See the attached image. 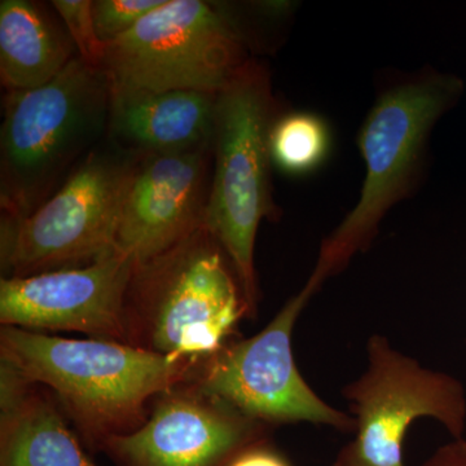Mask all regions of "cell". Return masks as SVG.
<instances>
[{"instance_id": "52a82bcc", "label": "cell", "mask_w": 466, "mask_h": 466, "mask_svg": "<svg viewBox=\"0 0 466 466\" xmlns=\"http://www.w3.org/2000/svg\"><path fill=\"white\" fill-rule=\"evenodd\" d=\"M238 18L217 3L167 0L106 45L113 88L219 94L250 60Z\"/></svg>"}, {"instance_id": "9c48e42d", "label": "cell", "mask_w": 466, "mask_h": 466, "mask_svg": "<svg viewBox=\"0 0 466 466\" xmlns=\"http://www.w3.org/2000/svg\"><path fill=\"white\" fill-rule=\"evenodd\" d=\"M366 355L364 372L341 391L357 422L351 444L359 465L406 466L404 440L421 417L440 422L452 440L464 438V383L422 366L383 334L367 339Z\"/></svg>"}, {"instance_id": "5b68a950", "label": "cell", "mask_w": 466, "mask_h": 466, "mask_svg": "<svg viewBox=\"0 0 466 466\" xmlns=\"http://www.w3.org/2000/svg\"><path fill=\"white\" fill-rule=\"evenodd\" d=\"M280 106L265 64L253 57L218 94L213 174L204 226L235 267L257 315L259 289L254 250L263 219L279 217L271 188L269 134Z\"/></svg>"}, {"instance_id": "30bf717a", "label": "cell", "mask_w": 466, "mask_h": 466, "mask_svg": "<svg viewBox=\"0 0 466 466\" xmlns=\"http://www.w3.org/2000/svg\"><path fill=\"white\" fill-rule=\"evenodd\" d=\"M271 429L188 380L158 394L146 422L101 452L116 466H229Z\"/></svg>"}, {"instance_id": "d6986e66", "label": "cell", "mask_w": 466, "mask_h": 466, "mask_svg": "<svg viewBox=\"0 0 466 466\" xmlns=\"http://www.w3.org/2000/svg\"><path fill=\"white\" fill-rule=\"evenodd\" d=\"M229 466H293L281 451L269 440L251 444L236 456Z\"/></svg>"}, {"instance_id": "ac0fdd59", "label": "cell", "mask_w": 466, "mask_h": 466, "mask_svg": "<svg viewBox=\"0 0 466 466\" xmlns=\"http://www.w3.org/2000/svg\"><path fill=\"white\" fill-rule=\"evenodd\" d=\"M167 0H94L92 17L100 41L108 45L125 35Z\"/></svg>"}, {"instance_id": "9a60e30c", "label": "cell", "mask_w": 466, "mask_h": 466, "mask_svg": "<svg viewBox=\"0 0 466 466\" xmlns=\"http://www.w3.org/2000/svg\"><path fill=\"white\" fill-rule=\"evenodd\" d=\"M52 8L30 0L0 2V82L5 91L42 87L78 57Z\"/></svg>"}, {"instance_id": "7a4b0ae2", "label": "cell", "mask_w": 466, "mask_h": 466, "mask_svg": "<svg viewBox=\"0 0 466 466\" xmlns=\"http://www.w3.org/2000/svg\"><path fill=\"white\" fill-rule=\"evenodd\" d=\"M235 267L207 227L135 263L125 297L126 343L196 366L254 319Z\"/></svg>"}, {"instance_id": "ffe728a7", "label": "cell", "mask_w": 466, "mask_h": 466, "mask_svg": "<svg viewBox=\"0 0 466 466\" xmlns=\"http://www.w3.org/2000/svg\"><path fill=\"white\" fill-rule=\"evenodd\" d=\"M419 466H466V440H452Z\"/></svg>"}, {"instance_id": "4fadbf2b", "label": "cell", "mask_w": 466, "mask_h": 466, "mask_svg": "<svg viewBox=\"0 0 466 466\" xmlns=\"http://www.w3.org/2000/svg\"><path fill=\"white\" fill-rule=\"evenodd\" d=\"M218 94L113 88L106 137L137 155H177L213 144Z\"/></svg>"}, {"instance_id": "6da1fadb", "label": "cell", "mask_w": 466, "mask_h": 466, "mask_svg": "<svg viewBox=\"0 0 466 466\" xmlns=\"http://www.w3.org/2000/svg\"><path fill=\"white\" fill-rule=\"evenodd\" d=\"M0 360L47 388L92 451L137 431L150 400L188 381L196 367L124 342L63 339L14 327L0 329Z\"/></svg>"}, {"instance_id": "5bb4252c", "label": "cell", "mask_w": 466, "mask_h": 466, "mask_svg": "<svg viewBox=\"0 0 466 466\" xmlns=\"http://www.w3.org/2000/svg\"><path fill=\"white\" fill-rule=\"evenodd\" d=\"M45 386L0 360V466H97Z\"/></svg>"}, {"instance_id": "277c9868", "label": "cell", "mask_w": 466, "mask_h": 466, "mask_svg": "<svg viewBox=\"0 0 466 466\" xmlns=\"http://www.w3.org/2000/svg\"><path fill=\"white\" fill-rule=\"evenodd\" d=\"M464 91L460 76L426 69L381 92L358 137L367 167L360 198L321 244L309 276L319 287L370 249L386 214L410 198L435 125L458 106Z\"/></svg>"}, {"instance_id": "8992f818", "label": "cell", "mask_w": 466, "mask_h": 466, "mask_svg": "<svg viewBox=\"0 0 466 466\" xmlns=\"http://www.w3.org/2000/svg\"><path fill=\"white\" fill-rule=\"evenodd\" d=\"M140 157L106 137L32 214L2 217L3 278L87 266L116 250L122 207Z\"/></svg>"}, {"instance_id": "44dd1931", "label": "cell", "mask_w": 466, "mask_h": 466, "mask_svg": "<svg viewBox=\"0 0 466 466\" xmlns=\"http://www.w3.org/2000/svg\"><path fill=\"white\" fill-rule=\"evenodd\" d=\"M332 466H360L359 465L357 458H355L351 441L339 450L336 459H334Z\"/></svg>"}, {"instance_id": "8fae6325", "label": "cell", "mask_w": 466, "mask_h": 466, "mask_svg": "<svg viewBox=\"0 0 466 466\" xmlns=\"http://www.w3.org/2000/svg\"><path fill=\"white\" fill-rule=\"evenodd\" d=\"M134 268L135 260L116 249L87 266L2 276L0 323L126 343L125 297Z\"/></svg>"}, {"instance_id": "e0dca14e", "label": "cell", "mask_w": 466, "mask_h": 466, "mask_svg": "<svg viewBox=\"0 0 466 466\" xmlns=\"http://www.w3.org/2000/svg\"><path fill=\"white\" fill-rule=\"evenodd\" d=\"M50 5L66 25L78 57L95 69H103L106 45L95 29L92 0H54Z\"/></svg>"}, {"instance_id": "7c38bea8", "label": "cell", "mask_w": 466, "mask_h": 466, "mask_svg": "<svg viewBox=\"0 0 466 466\" xmlns=\"http://www.w3.org/2000/svg\"><path fill=\"white\" fill-rule=\"evenodd\" d=\"M211 174L213 144L177 155L142 156L126 193L116 249L142 263L200 228Z\"/></svg>"}, {"instance_id": "3957f363", "label": "cell", "mask_w": 466, "mask_h": 466, "mask_svg": "<svg viewBox=\"0 0 466 466\" xmlns=\"http://www.w3.org/2000/svg\"><path fill=\"white\" fill-rule=\"evenodd\" d=\"M112 86L76 57L47 85L5 91L0 128L2 217L32 214L108 134Z\"/></svg>"}, {"instance_id": "2e32d148", "label": "cell", "mask_w": 466, "mask_h": 466, "mask_svg": "<svg viewBox=\"0 0 466 466\" xmlns=\"http://www.w3.org/2000/svg\"><path fill=\"white\" fill-rule=\"evenodd\" d=\"M330 148L329 126L312 112L281 113L269 134L272 165L291 177L315 173L327 161Z\"/></svg>"}, {"instance_id": "ba28073f", "label": "cell", "mask_w": 466, "mask_h": 466, "mask_svg": "<svg viewBox=\"0 0 466 466\" xmlns=\"http://www.w3.org/2000/svg\"><path fill=\"white\" fill-rule=\"evenodd\" d=\"M319 289L309 279L260 332L227 343L195 367L189 381L269 428L309 422L355 434L354 417L319 397L294 359V325Z\"/></svg>"}]
</instances>
